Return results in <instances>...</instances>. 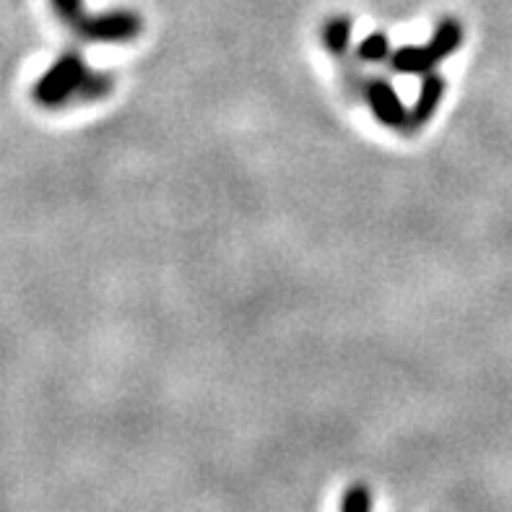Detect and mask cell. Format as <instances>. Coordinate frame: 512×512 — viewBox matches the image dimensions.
I'll use <instances>...</instances> for the list:
<instances>
[{
    "label": "cell",
    "mask_w": 512,
    "mask_h": 512,
    "mask_svg": "<svg viewBox=\"0 0 512 512\" xmlns=\"http://www.w3.org/2000/svg\"><path fill=\"white\" fill-rule=\"evenodd\" d=\"M115 86L112 76L99 71H89L81 58V52H65L63 58L55 60L34 86V99L42 107L58 110L68 102H94L107 97Z\"/></svg>",
    "instance_id": "6da1fadb"
},
{
    "label": "cell",
    "mask_w": 512,
    "mask_h": 512,
    "mask_svg": "<svg viewBox=\"0 0 512 512\" xmlns=\"http://www.w3.org/2000/svg\"><path fill=\"white\" fill-rule=\"evenodd\" d=\"M73 32L84 42H130L143 32V19L138 13L117 8L97 16H84Z\"/></svg>",
    "instance_id": "7a4b0ae2"
},
{
    "label": "cell",
    "mask_w": 512,
    "mask_h": 512,
    "mask_svg": "<svg viewBox=\"0 0 512 512\" xmlns=\"http://www.w3.org/2000/svg\"><path fill=\"white\" fill-rule=\"evenodd\" d=\"M362 97L370 104L377 123L393 130H411V110H406L388 78H367L364 81Z\"/></svg>",
    "instance_id": "3957f363"
},
{
    "label": "cell",
    "mask_w": 512,
    "mask_h": 512,
    "mask_svg": "<svg viewBox=\"0 0 512 512\" xmlns=\"http://www.w3.org/2000/svg\"><path fill=\"white\" fill-rule=\"evenodd\" d=\"M442 97H445V78L435 71L422 76V89H419V97L411 107V130L424 128L435 117Z\"/></svg>",
    "instance_id": "277c9868"
},
{
    "label": "cell",
    "mask_w": 512,
    "mask_h": 512,
    "mask_svg": "<svg viewBox=\"0 0 512 512\" xmlns=\"http://www.w3.org/2000/svg\"><path fill=\"white\" fill-rule=\"evenodd\" d=\"M437 63H440V55L429 42L416 47H401L390 55V68L403 76H427L435 71Z\"/></svg>",
    "instance_id": "5b68a950"
},
{
    "label": "cell",
    "mask_w": 512,
    "mask_h": 512,
    "mask_svg": "<svg viewBox=\"0 0 512 512\" xmlns=\"http://www.w3.org/2000/svg\"><path fill=\"white\" fill-rule=\"evenodd\" d=\"M323 42L333 58L346 63L351 52V19L349 16H333L323 26Z\"/></svg>",
    "instance_id": "8992f818"
},
{
    "label": "cell",
    "mask_w": 512,
    "mask_h": 512,
    "mask_svg": "<svg viewBox=\"0 0 512 512\" xmlns=\"http://www.w3.org/2000/svg\"><path fill=\"white\" fill-rule=\"evenodd\" d=\"M429 45L435 47V52L440 55V60L450 58L458 47L463 45V26L458 19H442L437 24L435 34L429 39Z\"/></svg>",
    "instance_id": "52a82bcc"
},
{
    "label": "cell",
    "mask_w": 512,
    "mask_h": 512,
    "mask_svg": "<svg viewBox=\"0 0 512 512\" xmlns=\"http://www.w3.org/2000/svg\"><path fill=\"white\" fill-rule=\"evenodd\" d=\"M357 55L364 63H385V60H390V55H393V50H390V39L385 37L383 32L370 34V37L362 39Z\"/></svg>",
    "instance_id": "ba28073f"
},
{
    "label": "cell",
    "mask_w": 512,
    "mask_h": 512,
    "mask_svg": "<svg viewBox=\"0 0 512 512\" xmlns=\"http://www.w3.org/2000/svg\"><path fill=\"white\" fill-rule=\"evenodd\" d=\"M341 512H372V494L364 484H354L346 489L341 500Z\"/></svg>",
    "instance_id": "9c48e42d"
},
{
    "label": "cell",
    "mask_w": 512,
    "mask_h": 512,
    "mask_svg": "<svg viewBox=\"0 0 512 512\" xmlns=\"http://www.w3.org/2000/svg\"><path fill=\"white\" fill-rule=\"evenodd\" d=\"M52 8L58 13V19L63 21L68 29H76L84 21V0H52Z\"/></svg>",
    "instance_id": "30bf717a"
}]
</instances>
